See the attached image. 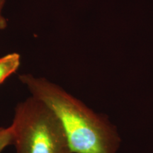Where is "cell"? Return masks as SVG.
Wrapping results in <instances>:
<instances>
[{
  "label": "cell",
  "mask_w": 153,
  "mask_h": 153,
  "mask_svg": "<svg viewBox=\"0 0 153 153\" xmlns=\"http://www.w3.org/2000/svg\"><path fill=\"white\" fill-rule=\"evenodd\" d=\"M33 97L45 103L61 121L72 153H117L121 138L108 116L94 111L58 85L30 74L19 76Z\"/></svg>",
  "instance_id": "1"
},
{
  "label": "cell",
  "mask_w": 153,
  "mask_h": 153,
  "mask_svg": "<svg viewBox=\"0 0 153 153\" xmlns=\"http://www.w3.org/2000/svg\"><path fill=\"white\" fill-rule=\"evenodd\" d=\"M10 127L16 153H72L59 118L33 96L17 104Z\"/></svg>",
  "instance_id": "2"
},
{
  "label": "cell",
  "mask_w": 153,
  "mask_h": 153,
  "mask_svg": "<svg viewBox=\"0 0 153 153\" xmlns=\"http://www.w3.org/2000/svg\"><path fill=\"white\" fill-rule=\"evenodd\" d=\"M21 63L20 55L13 53L0 57V85L17 71Z\"/></svg>",
  "instance_id": "3"
},
{
  "label": "cell",
  "mask_w": 153,
  "mask_h": 153,
  "mask_svg": "<svg viewBox=\"0 0 153 153\" xmlns=\"http://www.w3.org/2000/svg\"><path fill=\"white\" fill-rule=\"evenodd\" d=\"M14 143V135L11 128H0V152L5 148Z\"/></svg>",
  "instance_id": "4"
},
{
  "label": "cell",
  "mask_w": 153,
  "mask_h": 153,
  "mask_svg": "<svg viewBox=\"0 0 153 153\" xmlns=\"http://www.w3.org/2000/svg\"><path fill=\"white\" fill-rule=\"evenodd\" d=\"M6 0H0V30L5 29L7 26V22L4 16L1 14V11L5 4Z\"/></svg>",
  "instance_id": "5"
}]
</instances>
